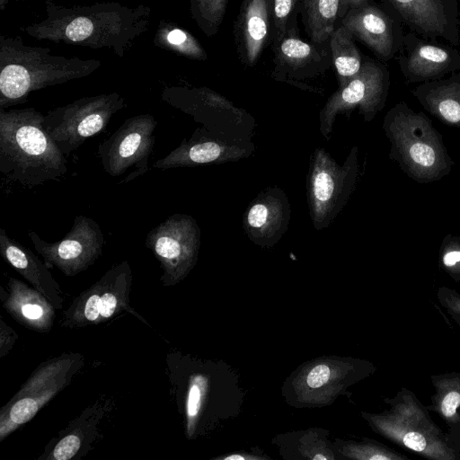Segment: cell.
I'll return each instance as SVG.
<instances>
[{"label":"cell","mask_w":460,"mask_h":460,"mask_svg":"<svg viewBox=\"0 0 460 460\" xmlns=\"http://www.w3.org/2000/svg\"><path fill=\"white\" fill-rule=\"evenodd\" d=\"M201 378L195 377L190 384L186 402V414L188 420L187 424L189 431L190 430L192 423L199 412L201 405Z\"/></svg>","instance_id":"28"},{"label":"cell","mask_w":460,"mask_h":460,"mask_svg":"<svg viewBox=\"0 0 460 460\" xmlns=\"http://www.w3.org/2000/svg\"><path fill=\"white\" fill-rule=\"evenodd\" d=\"M122 100L115 95L79 100L44 115L43 127L60 151L68 156L84 141L106 130Z\"/></svg>","instance_id":"6"},{"label":"cell","mask_w":460,"mask_h":460,"mask_svg":"<svg viewBox=\"0 0 460 460\" xmlns=\"http://www.w3.org/2000/svg\"><path fill=\"white\" fill-rule=\"evenodd\" d=\"M201 232L190 215L175 213L149 231L146 246L163 270L161 281L170 287L182 280L197 261Z\"/></svg>","instance_id":"7"},{"label":"cell","mask_w":460,"mask_h":460,"mask_svg":"<svg viewBox=\"0 0 460 460\" xmlns=\"http://www.w3.org/2000/svg\"><path fill=\"white\" fill-rule=\"evenodd\" d=\"M31 86L29 71L20 65L4 66L0 75L1 108H7L21 102Z\"/></svg>","instance_id":"24"},{"label":"cell","mask_w":460,"mask_h":460,"mask_svg":"<svg viewBox=\"0 0 460 460\" xmlns=\"http://www.w3.org/2000/svg\"><path fill=\"white\" fill-rule=\"evenodd\" d=\"M383 130L390 142L389 158L418 183H430L447 176L455 163L439 131L422 111L404 102L385 115Z\"/></svg>","instance_id":"2"},{"label":"cell","mask_w":460,"mask_h":460,"mask_svg":"<svg viewBox=\"0 0 460 460\" xmlns=\"http://www.w3.org/2000/svg\"><path fill=\"white\" fill-rule=\"evenodd\" d=\"M358 148L353 146L342 165L323 148L311 155L306 180V197L314 227H328L347 204L358 174Z\"/></svg>","instance_id":"4"},{"label":"cell","mask_w":460,"mask_h":460,"mask_svg":"<svg viewBox=\"0 0 460 460\" xmlns=\"http://www.w3.org/2000/svg\"><path fill=\"white\" fill-rule=\"evenodd\" d=\"M103 408L96 402L85 409L60 433L53 447H47L44 454L39 457L43 460H69L74 458L81 449L86 447L87 438L93 439L96 425L103 414Z\"/></svg>","instance_id":"18"},{"label":"cell","mask_w":460,"mask_h":460,"mask_svg":"<svg viewBox=\"0 0 460 460\" xmlns=\"http://www.w3.org/2000/svg\"><path fill=\"white\" fill-rule=\"evenodd\" d=\"M341 3L345 5H351L354 7H358L362 4L366 0H341Z\"/></svg>","instance_id":"35"},{"label":"cell","mask_w":460,"mask_h":460,"mask_svg":"<svg viewBox=\"0 0 460 460\" xmlns=\"http://www.w3.org/2000/svg\"><path fill=\"white\" fill-rule=\"evenodd\" d=\"M0 290L2 306L20 324L42 333L51 331L57 309L43 294L13 277Z\"/></svg>","instance_id":"13"},{"label":"cell","mask_w":460,"mask_h":460,"mask_svg":"<svg viewBox=\"0 0 460 460\" xmlns=\"http://www.w3.org/2000/svg\"><path fill=\"white\" fill-rule=\"evenodd\" d=\"M18 339L16 332L0 318V358H4L14 346Z\"/></svg>","instance_id":"30"},{"label":"cell","mask_w":460,"mask_h":460,"mask_svg":"<svg viewBox=\"0 0 460 460\" xmlns=\"http://www.w3.org/2000/svg\"><path fill=\"white\" fill-rule=\"evenodd\" d=\"M291 208L285 191L278 187L261 191L243 216L247 237L262 247H271L286 234Z\"/></svg>","instance_id":"12"},{"label":"cell","mask_w":460,"mask_h":460,"mask_svg":"<svg viewBox=\"0 0 460 460\" xmlns=\"http://www.w3.org/2000/svg\"><path fill=\"white\" fill-rule=\"evenodd\" d=\"M330 377V368L325 365L314 367L307 376L306 383L312 388L324 385Z\"/></svg>","instance_id":"33"},{"label":"cell","mask_w":460,"mask_h":460,"mask_svg":"<svg viewBox=\"0 0 460 460\" xmlns=\"http://www.w3.org/2000/svg\"><path fill=\"white\" fill-rule=\"evenodd\" d=\"M84 362L80 353H62L42 362L0 409V441L30 421L65 389Z\"/></svg>","instance_id":"3"},{"label":"cell","mask_w":460,"mask_h":460,"mask_svg":"<svg viewBox=\"0 0 460 460\" xmlns=\"http://www.w3.org/2000/svg\"><path fill=\"white\" fill-rule=\"evenodd\" d=\"M314 459H326L327 457L325 456H323V455H316L314 456H313Z\"/></svg>","instance_id":"37"},{"label":"cell","mask_w":460,"mask_h":460,"mask_svg":"<svg viewBox=\"0 0 460 460\" xmlns=\"http://www.w3.org/2000/svg\"><path fill=\"white\" fill-rule=\"evenodd\" d=\"M341 0H305L306 22L311 39L322 43L333 32Z\"/></svg>","instance_id":"23"},{"label":"cell","mask_w":460,"mask_h":460,"mask_svg":"<svg viewBox=\"0 0 460 460\" xmlns=\"http://www.w3.org/2000/svg\"><path fill=\"white\" fill-rule=\"evenodd\" d=\"M29 237L46 265L58 269L67 277L92 266L102 256L104 245L100 225L85 216H76L69 232L59 241L48 243L32 230L29 231Z\"/></svg>","instance_id":"9"},{"label":"cell","mask_w":460,"mask_h":460,"mask_svg":"<svg viewBox=\"0 0 460 460\" xmlns=\"http://www.w3.org/2000/svg\"><path fill=\"white\" fill-rule=\"evenodd\" d=\"M246 457L245 456H240V455H232V456H226L224 457V459H229V460H237V459H245Z\"/></svg>","instance_id":"36"},{"label":"cell","mask_w":460,"mask_h":460,"mask_svg":"<svg viewBox=\"0 0 460 460\" xmlns=\"http://www.w3.org/2000/svg\"><path fill=\"white\" fill-rule=\"evenodd\" d=\"M269 30V0H244L237 26L239 49L245 62L252 66L258 60Z\"/></svg>","instance_id":"17"},{"label":"cell","mask_w":460,"mask_h":460,"mask_svg":"<svg viewBox=\"0 0 460 460\" xmlns=\"http://www.w3.org/2000/svg\"><path fill=\"white\" fill-rule=\"evenodd\" d=\"M279 53L280 60L292 67L305 66L316 55L314 47L294 36L282 38Z\"/></svg>","instance_id":"25"},{"label":"cell","mask_w":460,"mask_h":460,"mask_svg":"<svg viewBox=\"0 0 460 460\" xmlns=\"http://www.w3.org/2000/svg\"><path fill=\"white\" fill-rule=\"evenodd\" d=\"M412 94L434 118L460 129V76L426 83Z\"/></svg>","instance_id":"15"},{"label":"cell","mask_w":460,"mask_h":460,"mask_svg":"<svg viewBox=\"0 0 460 460\" xmlns=\"http://www.w3.org/2000/svg\"><path fill=\"white\" fill-rule=\"evenodd\" d=\"M132 270L123 261L109 269L90 288L80 293L64 310L61 326L77 329L102 323L122 311H127L145 322L130 306Z\"/></svg>","instance_id":"5"},{"label":"cell","mask_w":460,"mask_h":460,"mask_svg":"<svg viewBox=\"0 0 460 460\" xmlns=\"http://www.w3.org/2000/svg\"><path fill=\"white\" fill-rule=\"evenodd\" d=\"M167 40L173 45H181L187 41V34L181 30H173L169 32Z\"/></svg>","instance_id":"34"},{"label":"cell","mask_w":460,"mask_h":460,"mask_svg":"<svg viewBox=\"0 0 460 460\" xmlns=\"http://www.w3.org/2000/svg\"><path fill=\"white\" fill-rule=\"evenodd\" d=\"M296 0H273V22L276 30V40L285 36L288 18Z\"/></svg>","instance_id":"27"},{"label":"cell","mask_w":460,"mask_h":460,"mask_svg":"<svg viewBox=\"0 0 460 460\" xmlns=\"http://www.w3.org/2000/svg\"><path fill=\"white\" fill-rule=\"evenodd\" d=\"M209 22L219 23L226 13L227 0H201Z\"/></svg>","instance_id":"31"},{"label":"cell","mask_w":460,"mask_h":460,"mask_svg":"<svg viewBox=\"0 0 460 460\" xmlns=\"http://www.w3.org/2000/svg\"><path fill=\"white\" fill-rule=\"evenodd\" d=\"M254 150L250 140L230 138L206 128H197L190 138L155 161L152 168L168 170L234 162L250 156Z\"/></svg>","instance_id":"11"},{"label":"cell","mask_w":460,"mask_h":460,"mask_svg":"<svg viewBox=\"0 0 460 460\" xmlns=\"http://www.w3.org/2000/svg\"><path fill=\"white\" fill-rule=\"evenodd\" d=\"M342 26L378 55L387 58L391 54V23L388 17L377 8L365 6L351 9L343 18Z\"/></svg>","instance_id":"16"},{"label":"cell","mask_w":460,"mask_h":460,"mask_svg":"<svg viewBox=\"0 0 460 460\" xmlns=\"http://www.w3.org/2000/svg\"><path fill=\"white\" fill-rule=\"evenodd\" d=\"M352 33L344 26L331 35V50L340 88L343 87L362 66L361 57L352 40Z\"/></svg>","instance_id":"20"},{"label":"cell","mask_w":460,"mask_h":460,"mask_svg":"<svg viewBox=\"0 0 460 460\" xmlns=\"http://www.w3.org/2000/svg\"><path fill=\"white\" fill-rule=\"evenodd\" d=\"M44 115L33 108L0 109V172L27 188L60 181L66 156L43 127Z\"/></svg>","instance_id":"1"},{"label":"cell","mask_w":460,"mask_h":460,"mask_svg":"<svg viewBox=\"0 0 460 460\" xmlns=\"http://www.w3.org/2000/svg\"><path fill=\"white\" fill-rule=\"evenodd\" d=\"M417 417H403L399 413V419L389 422L387 429L390 437L400 444L415 452L423 453L433 458H449L445 452L438 449V439L433 436L431 425L413 428Z\"/></svg>","instance_id":"19"},{"label":"cell","mask_w":460,"mask_h":460,"mask_svg":"<svg viewBox=\"0 0 460 460\" xmlns=\"http://www.w3.org/2000/svg\"><path fill=\"white\" fill-rule=\"evenodd\" d=\"M449 53L440 47L420 45L407 62V75L411 81L428 80L446 72L450 65Z\"/></svg>","instance_id":"21"},{"label":"cell","mask_w":460,"mask_h":460,"mask_svg":"<svg viewBox=\"0 0 460 460\" xmlns=\"http://www.w3.org/2000/svg\"><path fill=\"white\" fill-rule=\"evenodd\" d=\"M443 267L453 276H460V235L447 234L440 245Z\"/></svg>","instance_id":"26"},{"label":"cell","mask_w":460,"mask_h":460,"mask_svg":"<svg viewBox=\"0 0 460 460\" xmlns=\"http://www.w3.org/2000/svg\"><path fill=\"white\" fill-rule=\"evenodd\" d=\"M157 121L151 114L127 119L106 140L99 145L98 156L103 171L111 177H119L134 170L120 183H127L145 174L153 152L154 135Z\"/></svg>","instance_id":"8"},{"label":"cell","mask_w":460,"mask_h":460,"mask_svg":"<svg viewBox=\"0 0 460 460\" xmlns=\"http://www.w3.org/2000/svg\"><path fill=\"white\" fill-rule=\"evenodd\" d=\"M460 406V393L455 390L447 392L440 403V411L447 419L456 416V409Z\"/></svg>","instance_id":"32"},{"label":"cell","mask_w":460,"mask_h":460,"mask_svg":"<svg viewBox=\"0 0 460 460\" xmlns=\"http://www.w3.org/2000/svg\"><path fill=\"white\" fill-rule=\"evenodd\" d=\"M93 28V23L89 19L79 17L66 26V35L72 41H81L91 35Z\"/></svg>","instance_id":"29"},{"label":"cell","mask_w":460,"mask_h":460,"mask_svg":"<svg viewBox=\"0 0 460 460\" xmlns=\"http://www.w3.org/2000/svg\"><path fill=\"white\" fill-rule=\"evenodd\" d=\"M411 22L429 33H440L445 28V15L438 0H392Z\"/></svg>","instance_id":"22"},{"label":"cell","mask_w":460,"mask_h":460,"mask_svg":"<svg viewBox=\"0 0 460 460\" xmlns=\"http://www.w3.org/2000/svg\"><path fill=\"white\" fill-rule=\"evenodd\" d=\"M387 96V81L383 69L374 63H365L359 72L326 102L319 114L321 134L331 137L335 118L358 109L369 122L383 110Z\"/></svg>","instance_id":"10"},{"label":"cell","mask_w":460,"mask_h":460,"mask_svg":"<svg viewBox=\"0 0 460 460\" xmlns=\"http://www.w3.org/2000/svg\"><path fill=\"white\" fill-rule=\"evenodd\" d=\"M0 254L31 287L43 294L57 310L63 308V292L44 261L11 238L3 228H0Z\"/></svg>","instance_id":"14"}]
</instances>
